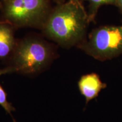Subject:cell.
Wrapping results in <instances>:
<instances>
[{
  "label": "cell",
  "mask_w": 122,
  "mask_h": 122,
  "mask_svg": "<svg viewBox=\"0 0 122 122\" xmlns=\"http://www.w3.org/2000/svg\"><path fill=\"white\" fill-rule=\"evenodd\" d=\"M55 2L58 3V4H62V3L65 2V0H54Z\"/></svg>",
  "instance_id": "30bf717a"
},
{
  "label": "cell",
  "mask_w": 122,
  "mask_h": 122,
  "mask_svg": "<svg viewBox=\"0 0 122 122\" xmlns=\"http://www.w3.org/2000/svg\"><path fill=\"white\" fill-rule=\"evenodd\" d=\"M4 72H7V71H2V72H0V75H1V74H2V73H4Z\"/></svg>",
  "instance_id": "8fae6325"
},
{
  "label": "cell",
  "mask_w": 122,
  "mask_h": 122,
  "mask_svg": "<svg viewBox=\"0 0 122 122\" xmlns=\"http://www.w3.org/2000/svg\"><path fill=\"white\" fill-rule=\"evenodd\" d=\"M115 3L122 9V0H115Z\"/></svg>",
  "instance_id": "9c48e42d"
},
{
  "label": "cell",
  "mask_w": 122,
  "mask_h": 122,
  "mask_svg": "<svg viewBox=\"0 0 122 122\" xmlns=\"http://www.w3.org/2000/svg\"><path fill=\"white\" fill-rule=\"evenodd\" d=\"M50 0H5V17L12 25L42 28L50 11Z\"/></svg>",
  "instance_id": "3957f363"
},
{
  "label": "cell",
  "mask_w": 122,
  "mask_h": 122,
  "mask_svg": "<svg viewBox=\"0 0 122 122\" xmlns=\"http://www.w3.org/2000/svg\"><path fill=\"white\" fill-rule=\"evenodd\" d=\"M16 44L11 24L0 23V59L12 54Z\"/></svg>",
  "instance_id": "8992f818"
},
{
  "label": "cell",
  "mask_w": 122,
  "mask_h": 122,
  "mask_svg": "<svg viewBox=\"0 0 122 122\" xmlns=\"http://www.w3.org/2000/svg\"><path fill=\"white\" fill-rule=\"evenodd\" d=\"M4 1H5V0H4Z\"/></svg>",
  "instance_id": "4fadbf2b"
},
{
  "label": "cell",
  "mask_w": 122,
  "mask_h": 122,
  "mask_svg": "<svg viewBox=\"0 0 122 122\" xmlns=\"http://www.w3.org/2000/svg\"><path fill=\"white\" fill-rule=\"evenodd\" d=\"M89 3V12L88 14L90 22L94 20L98 9L102 5L115 3V0H88Z\"/></svg>",
  "instance_id": "52a82bcc"
},
{
  "label": "cell",
  "mask_w": 122,
  "mask_h": 122,
  "mask_svg": "<svg viewBox=\"0 0 122 122\" xmlns=\"http://www.w3.org/2000/svg\"><path fill=\"white\" fill-rule=\"evenodd\" d=\"M0 105L3 107L7 113L11 114V112L15 111V108L7 100V96L4 89L0 85Z\"/></svg>",
  "instance_id": "ba28073f"
},
{
  "label": "cell",
  "mask_w": 122,
  "mask_h": 122,
  "mask_svg": "<svg viewBox=\"0 0 122 122\" xmlns=\"http://www.w3.org/2000/svg\"><path fill=\"white\" fill-rule=\"evenodd\" d=\"M106 87V84L103 83L100 76L96 73L84 75L78 81L79 91L85 98L86 105L98 97L100 92Z\"/></svg>",
  "instance_id": "5b68a950"
},
{
  "label": "cell",
  "mask_w": 122,
  "mask_h": 122,
  "mask_svg": "<svg viewBox=\"0 0 122 122\" xmlns=\"http://www.w3.org/2000/svg\"><path fill=\"white\" fill-rule=\"evenodd\" d=\"M71 1H79V0H71Z\"/></svg>",
  "instance_id": "7c38bea8"
},
{
  "label": "cell",
  "mask_w": 122,
  "mask_h": 122,
  "mask_svg": "<svg viewBox=\"0 0 122 122\" xmlns=\"http://www.w3.org/2000/svg\"><path fill=\"white\" fill-rule=\"evenodd\" d=\"M90 22L80 1L70 0L50 11L42 27L49 38L65 48L83 42Z\"/></svg>",
  "instance_id": "6da1fadb"
},
{
  "label": "cell",
  "mask_w": 122,
  "mask_h": 122,
  "mask_svg": "<svg viewBox=\"0 0 122 122\" xmlns=\"http://www.w3.org/2000/svg\"><path fill=\"white\" fill-rule=\"evenodd\" d=\"M48 43L36 38H27L16 42L12 53V66L9 72L33 75L48 66L54 56Z\"/></svg>",
  "instance_id": "7a4b0ae2"
},
{
  "label": "cell",
  "mask_w": 122,
  "mask_h": 122,
  "mask_svg": "<svg viewBox=\"0 0 122 122\" xmlns=\"http://www.w3.org/2000/svg\"><path fill=\"white\" fill-rule=\"evenodd\" d=\"M97 60L104 61L122 54V24L102 26L93 30L88 40L79 45Z\"/></svg>",
  "instance_id": "277c9868"
}]
</instances>
